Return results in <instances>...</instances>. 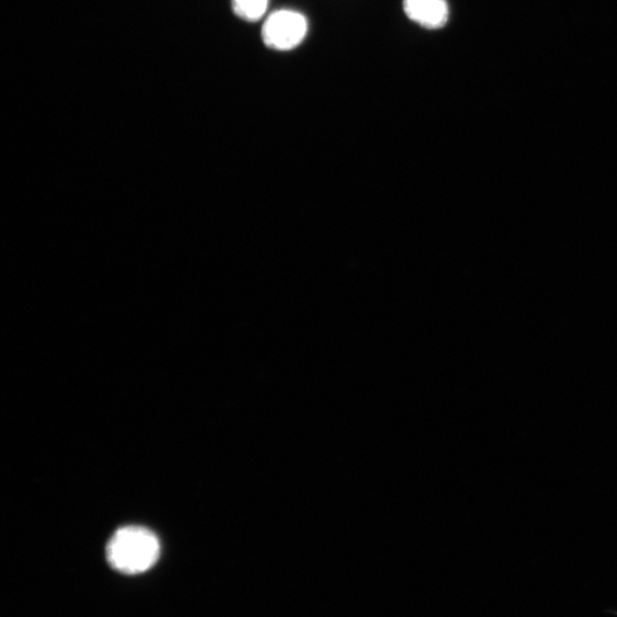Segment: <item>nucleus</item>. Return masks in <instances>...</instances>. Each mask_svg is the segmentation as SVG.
Wrapping results in <instances>:
<instances>
[{
  "label": "nucleus",
  "instance_id": "f257e3e1",
  "mask_svg": "<svg viewBox=\"0 0 617 617\" xmlns=\"http://www.w3.org/2000/svg\"><path fill=\"white\" fill-rule=\"evenodd\" d=\"M160 554V545L154 532L145 527L126 526L119 529L106 547L110 566L126 575L150 570Z\"/></svg>",
  "mask_w": 617,
  "mask_h": 617
},
{
  "label": "nucleus",
  "instance_id": "f03ea898",
  "mask_svg": "<svg viewBox=\"0 0 617 617\" xmlns=\"http://www.w3.org/2000/svg\"><path fill=\"white\" fill-rule=\"evenodd\" d=\"M306 18L293 10H279L270 14L261 32L265 45L277 52L296 48L307 35Z\"/></svg>",
  "mask_w": 617,
  "mask_h": 617
},
{
  "label": "nucleus",
  "instance_id": "7ed1b4c3",
  "mask_svg": "<svg viewBox=\"0 0 617 617\" xmlns=\"http://www.w3.org/2000/svg\"><path fill=\"white\" fill-rule=\"evenodd\" d=\"M404 12L414 23L426 30H440L450 19L447 0H404Z\"/></svg>",
  "mask_w": 617,
  "mask_h": 617
},
{
  "label": "nucleus",
  "instance_id": "20e7f679",
  "mask_svg": "<svg viewBox=\"0 0 617 617\" xmlns=\"http://www.w3.org/2000/svg\"><path fill=\"white\" fill-rule=\"evenodd\" d=\"M269 5V0H232L233 12L247 22L261 20Z\"/></svg>",
  "mask_w": 617,
  "mask_h": 617
}]
</instances>
